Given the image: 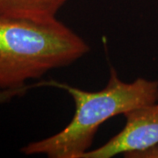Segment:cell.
<instances>
[{
	"label": "cell",
	"instance_id": "3957f363",
	"mask_svg": "<svg viewBox=\"0 0 158 158\" xmlns=\"http://www.w3.org/2000/svg\"><path fill=\"white\" fill-rule=\"evenodd\" d=\"M126 124L121 131L101 147L90 149L83 158H111L132 155L158 145V102L125 113Z\"/></svg>",
	"mask_w": 158,
	"mask_h": 158
},
{
	"label": "cell",
	"instance_id": "7a4b0ae2",
	"mask_svg": "<svg viewBox=\"0 0 158 158\" xmlns=\"http://www.w3.org/2000/svg\"><path fill=\"white\" fill-rule=\"evenodd\" d=\"M89 51L85 40L59 19H0V89L20 90L27 81L71 65Z\"/></svg>",
	"mask_w": 158,
	"mask_h": 158
},
{
	"label": "cell",
	"instance_id": "277c9868",
	"mask_svg": "<svg viewBox=\"0 0 158 158\" xmlns=\"http://www.w3.org/2000/svg\"><path fill=\"white\" fill-rule=\"evenodd\" d=\"M68 0H0V19L49 23Z\"/></svg>",
	"mask_w": 158,
	"mask_h": 158
},
{
	"label": "cell",
	"instance_id": "6da1fadb",
	"mask_svg": "<svg viewBox=\"0 0 158 158\" xmlns=\"http://www.w3.org/2000/svg\"><path fill=\"white\" fill-rule=\"evenodd\" d=\"M49 85L65 90L73 98L75 113L64 128L53 135L32 141L21 148L27 156L49 158H83L91 149L98 130L117 115L158 102V81L138 77L127 83L112 68L107 85L100 90L88 91L57 82Z\"/></svg>",
	"mask_w": 158,
	"mask_h": 158
},
{
	"label": "cell",
	"instance_id": "5b68a950",
	"mask_svg": "<svg viewBox=\"0 0 158 158\" xmlns=\"http://www.w3.org/2000/svg\"><path fill=\"white\" fill-rule=\"evenodd\" d=\"M129 158H158V145L132 155Z\"/></svg>",
	"mask_w": 158,
	"mask_h": 158
}]
</instances>
